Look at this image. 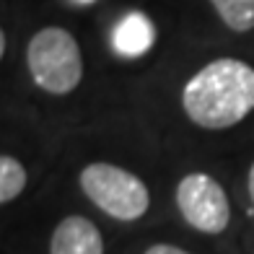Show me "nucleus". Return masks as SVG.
<instances>
[{
	"instance_id": "3",
	"label": "nucleus",
	"mask_w": 254,
	"mask_h": 254,
	"mask_svg": "<svg viewBox=\"0 0 254 254\" xmlns=\"http://www.w3.org/2000/svg\"><path fill=\"white\" fill-rule=\"evenodd\" d=\"M78 184L88 202L96 205L112 221L135 223L151 210L148 184L125 166L109 164V161H94L80 169Z\"/></svg>"
},
{
	"instance_id": "5",
	"label": "nucleus",
	"mask_w": 254,
	"mask_h": 254,
	"mask_svg": "<svg viewBox=\"0 0 254 254\" xmlns=\"http://www.w3.org/2000/svg\"><path fill=\"white\" fill-rule=\"evenodd\" d=\"M50 254H107L104 236L91 218L73 213L55 226L50 236Z\"/></svg>"
},
{
	"instance_id": "8",
	"label": "nucleus",
	"mask_w": 254,
	"mask_h": 254,
	"mask_svg": "<svg viewBox=\"0 0 254 254\" xmlns=\"http://www.w3.org/2000/svg\"><path fill=\"white\" fill-rule=\"evenodd\" d=\"M29 184V171L16 156H0V202H13Z\"/></svg>"
},
{
	"instance_id": "10",
	"label": "nucleus",
	"mask_w": 254,
	"mask_h": 254,
	"mask_svg": "<svg viewBox=\"0 0 254 254\" xmlns=\"http://www.w3.org/2000/svg\"><path fill=\"white\" fill-rule=\"evenodd\" d=\"M247 192H249V202L254 207V161H252V166L247 171Z\"/></svg>"
},
{
	"instance_id": "7",
	"label": "nucleus",
	"mask_w": 254,
	"mask_h": 254,
	"mask_svg": "<svg viewBox=\"0 0 254 254\" xmlns=\"http://www.w3.org/2000/svg\"><path fill=\"white\" fill-rule=\"evenodd\" d=\"M228 31H254V0H207Z\"/></svg>"
},
{
	"instance_id": "12",
	"label": "nucleus",
	"mask_w": 254,
	"mask_h": 254,
	"mask_svg": "<svg viewBox=\"0 0 254 254\" xmlns=\"http://www.w3.org/2000/svg\"><path fill=\"white\" fill-rule=\"evenodd\" d=\"M75 5H91V3H96V0H73Z\"/></svg>"
},
{
	"instance_id": "2",
	"label": "nucleus",
	"mask_w": 254,
	"mask_h": 254,
	"mask_svg": "<svg viewBox=\"0 0 254 254\" xmlns=\"http://www.w3.org/2000/svg\"><path fill=\"white\" fill-rule=\"evenodd\" d=\"M26 70L31 83L50 96H67L80 86L86 73L83 52L65 26H44L26 44Z\"/></svg>"
},
{
	"instance_id": "11",
	"label": "nucleus",
	"mask_w": 254,
	"mask_h": 254,
	"mask_svg": "<svg viewBox=\"0 0 254 254\" xmlns=\"http://www.w3.org/2000/svg\"><path fill=\"white\" fill-rule=\"evenodd\" d=\"M5 42H8L5 31H0V55H5Z\"/></svg>"
},
{
	"instance_id": "9",
	"label": "nucleus",
	"mask_w": 254,
	"mask_h": 254,
	"mask_svg": "<svg viewBox=\"0 0 254 254\" xmlns=\"http://www.w3.org/2000/svg\"><path fill=\"white\" fill-rule=\"evenodd\" d=\"M143 254H192L187 249H182L177 244H169V241H158V244H151Z\"/></svg>"
},
{
	"instance_id": "1",
	"label": "nucleus",
	"mask_w": 254,
	"mask_h": 254,
	"mask_svg": "<svg viewBox=\"0 0 254 254\" xmlns=\"http://www.w3.org/2000/svg\"><path fill=\"white\" fill-rule=\"evenodd\" d=\"M179 104L200 130H231L254 112V65L241 57H215L184 80Z\"/></svg>"
},
{
	"instance_id": "6",
	"label": "nucleus",
	"mask_w": 254,
	"mask_h": 254,
	"mask_svg": "<svg viewBox=\"0 0 254 254\" xmlns=\"http://www.w3.org/2000/svg\"><path fill=\"white\" fill-rule=\"evenodd\" d=\"M156 44V24L140 10L127 13L112 31V47L125 60H135L151 52Z\"/></svg>"
},
{
	"instance_id": "4",
	"label": "nucleus",
	"mask_w": 254,
	"mask_h": 254,
	"mask_svg": "<svg viewBox=\"0 0 254 254\" xmlns=\"http://www.w3.org/2000/svg\"><path fill=\"white\" fill-rule=\"evenodd\" d=\"M177 210L192 231L205 236H221L231 226V200L223 184L207 171H190L177 182Z\"/></svg>"
}]
</instances>
